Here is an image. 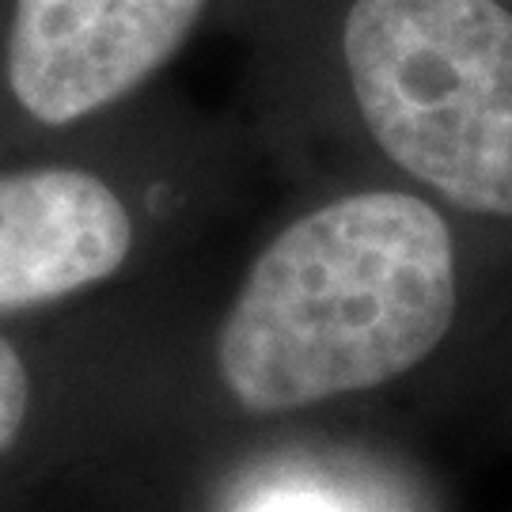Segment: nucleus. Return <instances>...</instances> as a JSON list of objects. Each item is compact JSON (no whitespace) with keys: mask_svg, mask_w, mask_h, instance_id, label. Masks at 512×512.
Segmentation results:
<instances>
[{"mask_svg":"<svg viewBox=\"0 0 512 512\" xmlns=\"http://www.w3.org/2000/svg\"><path fill=\"white\" fill-rule=\"evenodd\" d=\"M456 315V232L418 190L365 186L277 232L213 346L232 403L285 414L425 361Z\"/></svg>","mask_w":512,"mask_h":512,"instance_id":"1","label":"nucleus"},{"mask_svg":"<svg viewBox=\"0 0 512 512\" xmlns=\"http://www.w3.org/2000/svg\"><path fill=\"white\" fill-rule=\"evenodd\" d=\"M368 145L467 217L512 220V0H281Z\"/></svg>","mask_w":512,"mask_h":512,"instance_id":"2","label":"nucleus"},{"mask_svg":"<svg viewBox=\"0 0 512 512\" xmlns=\"http://www.w3.org/2000/svg\"><path fill=\"white\" fill-rule=\"evenodd\" d=\"M217 0H8L0 103L19 126L69 133L129 103L202 31Z\"/></svg>","mask_w":512,"mask_h":512,"instance_id":"3","label":"nucleus"},{"mask_svg":"<svg viewBox=\"0 0 512 512\" xmlns=\"http://www.w3.org/2000/svg\"><path fill=\"white\" fill-rule=\"evenodd\" d=\"M145 209L76 160L0 167V323L57 308L126 270Z\"/></svg>","mask_w":512,"mask_h":512,"instance_id":"4","label":"nucleus"},{"mask_svg":"<svg viewBox=\"0 0 512 512\" xmlns=\"http://www.w3.org/2000/svg\"><path fill=\"white\" fill-rule=\"evenodd\" d=\"M19 323H0V486L35 456L54 406L46 361Z\"/></svg>","mask_w":512,"mask_h":512,"instance_id":"5","label":"nucleus"},{"mask_svg":"<svg viewBox=\"0 0 512 512\" xmlns=\"http://www.w3.org/2000/svg\"><path fill=\"white\" fill-rule=\"evenodd\" d=\"M243 512H349V509H342V505H334L330 497H319V494L274 490V494H262L255 505H247Z\"/></svg>","mask_w":512,"mask_h":512,"instance_id":"6","label":"nucleus"},{"mask_svg":"<svg viewBox=\"0 0 512 512\" xmlns=\"http://www.w3.org/2000/svg\"><path fill=\"white\" fill-rule=\"evenodd\" d=\"M0 494H4V486H0Z\"/></svg>","mask_w":512,"mask_h":512,"instance_id":"7","label":"nucleus"}]
</instances>
